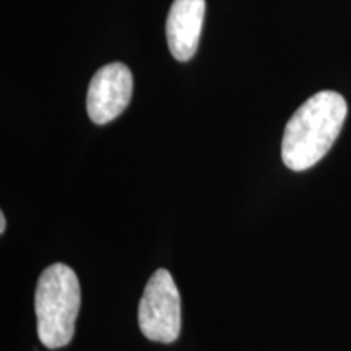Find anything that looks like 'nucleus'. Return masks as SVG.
<instances>
[{
  "label": "nucleus",
  "mask_w": 351,
  "mask_h": 351,
  "mask_svg": "<svg viewBox=\"0 0 351 351\" xmlns=\"http://www.w3.org/2000/svg\"><path fill=\"white\" fill-rule=\"evenodd\" d=\"M205 19V0H174L166 20V38L171 54L187 62L199 47Z\"/></svg>",
  "instance_id": "obj_5"
},
{
  "label": "nucleus",
  "mask_w": 351,
  "mask_h": 351,
  "mask_svg": "<svg viewBox=\"0 0 351 351\" xmlns=\"http://www.w3.org/2000/svg\"><path fill=\"white\" fill-rule=\"evenodd\" d=\"M80 301V283L69 265L57 262L43 271L36 285L34 311L38 337L46 348H62L72 341Z\"/></svg>",
  "instance_id": "obj_2"
},
{
  "label": "nucleus",
  "mask_w": 351,
  "mask_h": 351,
  "mask_svg": "<svg viewBox=\"0 0 351 351\" xmlns=\"http://www.w3.org/2000/svg\"><path fill=\"white\" fill-rule=\"evenodd\" d=\"M138 326L148 340L173 343L181 333V296L173 276L158 269L150 276L138 306Z\"/></svg>",
  "instance_id": "obj_3"
},
{
  "label": "nucleus",
  "mask_w": 351,
  "mask_h": 351,
  "mask_svg": "<svg viewBox=\"0 0 351 351\" xmlns=\"http://www.w3.org/2000/svg\"><path fill=\"white\" fill-rule=\"evenodd\" d=\"M348 104L337 91H319L293 114L285 127L282 160L291 171L317 165L343 129Z\"/></svg>",
  "instance_id": "obj_1"
},
{
  "label": "nucleus",
  "mask_w": 351,
  "mask_h": 351,
  "mask_svg": "<svg viewBox=\"0 0 351 351\" xmlns=\"http://www.w3.org/2000/svg\"><path fill=\"white\" fill-rule=\"evenodd\" d=\"M5 228H7V219H5V215L0 213V232H5Z\"/></svg>",
  "instance_id": "obj_6"
},
{
  "label": "nucleus",
  "mask_w": 351,
  "mask_h": 351,
  "mask_svg": "<svg viewBox=\"0 0 351 351\" xmlns=\"http://www.w3.org/2000/svg\"><path fill=\"white\" fill-rule=\"evenodd\" d=\"M134 78L127 65L112 62L101 67L88 86L86 111L95 124L103 125L125 111L132 98Z\"/></svg>",
  "instance_id": "obj_4"
}]
</instances>
